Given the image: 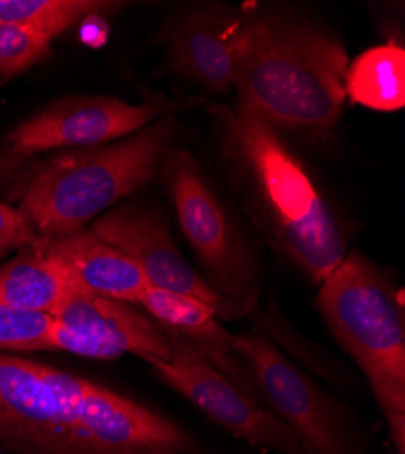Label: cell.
<instances>
[{"instance_id": "obj_1", "label": "cell", "mask_w": 405, "mask_h": 454, "mask_svg": "<svg viewBox=\"0 0 405 454\" xmlns=\"http://www.w3.org/2000/svg\"><path fill=\"white\" fill-rule=\"evenodd\" d=\"M218 155L233 192L269 247L313 284L347 254L342 225L299 155L240 104L211 109Z\"/></svg>"}, {"instance_id": "obj_2", "label": "cell", "mask_w": 405, "mask_h": 454, "mask_svg": "<svg viewBox=\"0 0 405 454\" xmlns=\"http://www.w3.org/2000/svg\"><path fill=\"white\" fill-rule=\"evenodd\" d=\"M245 44L235 82L237 104L276 131L322 133L346 107L349 53L340 35L308 8L245 4Z\"/></svg>"}, {"instance_id": "obj_3", "label": "cell", "mask_w": 405, "mask_h": 454, "mask_svg": "<svg viewBox=\"0 0 405 454\" xmlns=\"http://www.w3.org/2000/svg\"><path fill=\"white\" fill-rule=\"evenodd\" d=\"M175 133L166 115L122 140L57 155L33 171L19 211L39 240L82 231L160 175Z\"/></svg>"}, {"instance_id": "obj_4", "label": "cell", "mask_w": 405, "mask_h": 454, "mask_svg": "<svg viewBox=\"0 0 405 454\" xmlns=\"http://www.w3.org/2000/svg\"><path fill=\"white\" fill-rule=\"evenodd\" d=\"M316 308L354 360L382 409L396 454H405V313L401 291L360 251H347L318 289Z\"/></svg>"}, {"instance_id": "obj_5", "label": "cell", "mask_w": 405, "mask_h": 454, "mask_svg": "<svg viewBox=\"0 0 405 454\" xmlns=\"http://www.w3.org/2000/svg\"><path fill=\"white\" fill-rule=\"evenodd\" d=\"M160 175L204 280L224 300L220 320L249 317L262 293L261 266L238 223L190 151L173 145Z\"/></svg>"}, {"instance_id": "obj_6", "label": "cell", "mask_w": 405, "mask_h": 454, "mask_svg": "<svg viewBox=\"0 0 405 454\" xmlns=\"http://www.w3.org/2000/svg\"><path fill=\"white\" fill-rule=\"evenodd\" d=\"M86 380L0 351V447L17 454H95L82 426Z\"/></svg>"}, {"instance_id": "obj_7", "label": "cell", "mask_w": 405, "mask_h": 454, "mask_svg": "<svg viewBox=\"0 0 405 454\" xmlns=\"http://www.w3.org/2000/svg\"><path fill=\"white\" fill-rule=\"evenodd\" d=\"M235 349L253 371L264 405L308 454H370L349 412L259 331L235 334Z\"/></svg>"}, {"instance_id": "obj_8", "label": "cell", "mask_w": 405, "mask_h": 454, "mask_svg": "<svg viewBox=\"0 0 405 454\" xmlns=\"http://www.w3.org/2000/svg\"><path fill=\"white\" fill-rule=\"evenodd\" d=\"M166 334L171 344L169 360L147 362L162 384L190 400L216 426L249 445L278 454H308L299 438L273 411L249 398L182 338L167 331Z\"/></svg>"}, {"instance_id": "obj_9", "label": "cell", "mask_w": 405, "mask_h": 454, "mask_svg": "<svg viewBox=\"0 0 405 454\" xmlns=\"http://www.w3.org/2000/svg\"><path fill=\"white\" fill-rule=\"evenodd\" d=\"M53 317L50 351L93 360L135 355L147 362H167L169 336L145 311L126 301L84 293L73 286Z\"/></svg>"}, {"instance_id": "obj_10", "label": "cell", "mask_w": 405, "mask_h": 454, "mask_svg": "<svg viewBox=\"0 0 405 454\" xmlns=\"http://www.w3.org/2000/svg\"><path fill=\"white\" fill-rule=\"evenodd\" d=\"M173 107L175 104L166 98H147L140 104H129L104 95L62 97L20 122L8 135V144L20 155L104 145L122 140L171 115Z\"/></svg>"}, {"instance_id": "obj_11", "label": "cell", "mask_w": 405, "mask_h": 454, "mask_svg": "<svg viewBox=\"0 0 405 454\" xmlns=\"http://www.w3.org/2000/svg\"><path fill=\"white\" fill-rule=\"evenodd\" d=\"M173 73L213 95L235 90L245 44V8L199 3L175 12L157 33Z\"/></svg>"}, {"instance_id": "obj_12", "label": "cell", "mask_w": 405, "mask_h": 454, "mask_svg": "<svg viewBox=\"0 0 405 454\" xmlns=\"http://www.w3.org/2000/svg\"><path fill=\"white\" fill-rule=\"evenodd\" d=\"M90 230L131 258L152 287L199 298L222 317L224 300L180 253L167 218L155 207L119 206L93 220Z\"/></svg>"}, {"instance_id": "obj_13", "label": "cell", "mask_w": 405, "mask_h": 454, "mask_svg": "<svg viewBox=\"0 0 405 454\" xmlns=\"http://www.w3.org/2000/svg\"><path fill=\"white\" fill-rule=\"evenodd\" d=\"M140 308L167 333L182 338L249 398L264 405L253 371L235 349V334L222 325L214 308L199 298L155 287L145 291Z\"/></svg>"}, {"instance_id": "obj_14", "label": "cell", "mask_w": 405, "mask_h": 454, "mask_svg": "<svg viewBox=\"0 0 405 454\" xmlns=\"http://www.w3.org/2000/svg\"><path fill=\"white\" fill-rule=\"evenodd\" d=\"M36 246L84 293L140 306L145 291L152 287L131 258L105 244L90 227L60 239L39 240Z\"/></svg>"}, {"instance_id": "obj_15", "label": "cell", "mask_w": 405, "mask_h": 454, "mask_svg": "<svg viewBox=\"0 0 405 454\" xmlns=\"http://www.w3.org/2000/svg\"><path fill=\"white\" fill-rule=\"evenodd\" d=\"M71 287L66 271L36 244L0 263V304L12 309L53 315Z\"/></svg>"}, {"instance_id": "obj_16", "label": "cell", "mask_w": 405, "mask_h": 454, "mask_svg": "<svg viewBox=\"0 0 405 454\" xmlns=\"http://www.w3.org/2000/svg\"><path fill=\"white\" fill-rule=\"evenodd\" d=\"M346 95L373 111H400L405 106V50L389 43L365 50L349 60Z\"/></svg>"}, {"instance_id": "obj_17", "label": "cell", "mask_w": 405, "mask_h": 454, "mask_svg": "<svg viewBox=\"0 0 405 454\" xmlns=\"http://www.w3.org/2000/svg\"><path fill=\"white\" fill-rule=\"evenodd\" d=\"M117 6L102 0H0V26L26 27L53 39L81 20Z\"/></svg>"}, {"instance_id": "obj_18", "label": "cell", "mask_w": 405, "mask_h": 454, "mask_svg": "<svg viewBox=\"0 0 405 454\" xmlns=\"http://www.w3.org/2000/svg\"><path fill=\"white\" fill-rule=\"evenodd\" d=\"M53 317L0 304V351H50Z\"/></svg>"}, {"instance_id": "obj_19", "label": "cell", "mask_w": 405, "mask_h": 454, "mask_svg": "<svg viewBox=\"0 0 405 454\" xmlns=\"http://www.w3.org/2000/svg\"><path fill=\"white\" fill-rule=\"evenodd\" d=\"M51 53V39L15 26H0V79H12L43 62Z\"/></svg>"}, {"instance_id": "obj_20", "label": "cell", "mask_w": 405, "mask_h": 454, "mask_svg": "<svg viewBox=\"0 0 405 454\" xmlns=\"http://www.w3.org/2000/svg\"><path fill=\"white\" fill-rule=\"evenodd\" d=\"M39 242L31 223L17 209L0 202V262L13 251L35 246Z\"/></svg>"}]
</instances>
